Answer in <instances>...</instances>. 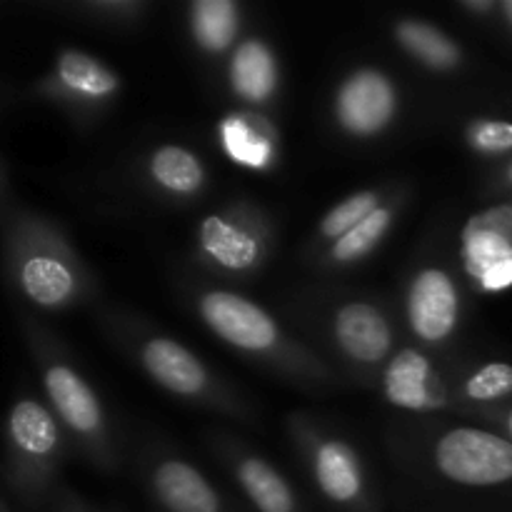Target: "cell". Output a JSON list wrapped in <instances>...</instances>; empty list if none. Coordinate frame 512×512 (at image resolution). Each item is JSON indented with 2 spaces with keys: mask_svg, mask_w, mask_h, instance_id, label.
Here are the masks:
<instances>
[{
  "mask_svg": "<svg viewBox=\"0 0 512 512\" xmlns=\"http://www.w3.org/2000/svg\"><path fill=\"white\" fill-rule=\"evenodd\" d=\"M448 355H433L425 350L403 345L393 355L375 383V393L408 418H450Z\"/></svg>",
  "mask_w": 512,
  "mask_h": 512,
  "instance_id": "cell-16",
  "label": "cell"
},
{
  "mask_svg": "<svg viewBox=\"0 0 512 512\" xmlns=\"http://www.w3.org/2000/svg\"><path fill=\"white\" fill-rule=\"evenodd\" d=\"M20 328L45 403L68 435L73 453L98 473L118 475L125 463L123 443L95 385L80 370L63 340L40 320L23 318Z\"/></svg>",
  "mask_w": 512,
  "mask_h": 512,
  "instance_id": "cell-6",
  "label": "cell"
},
{
  "mask_svg": "<svg viewBox=\"0 0 512 512\" xmlns=\"http://www.w3.org/2000/svg\"><path fill=\"white\" fill-rule=\"evenodd\" d=\"M5 205H8V178H5V170H3V165H0V213H8V208H5Z\"/></svg>",
  "mask_w": 512,
  "mask_h": 512,
  "instance_id": "cell-32",
  "label": "cell"
},
{
  "mask_svg": "<svg viewBox=\"0 0 512 512\" xmlns=\"http://www.w3.org/2000/svg\"><path fill=\"white\" fill-rule=\"evenodd\" d=\"M455 13H460L465 20L475 25H493V28H498L500 0H458Z\"/></svg>",
  "mask_w": 512,
  "mask_h": 512,
  "instance_id": "cell-27",
  "label": "cell"
},
{
  "mask_svg": "<svg viewBox=\"0 0 512 512\" xmlns=\"http://www.w3.org/2000/svg\"><path fill=\"white\" fill-rule=\"evenodd\" d=\"M390 448L395 463L428 493H512V443L485 425L403 415L393 425Z\"/></svg>",
  "mask_w": 512,
  "mask_h": 512,
  "instance_id": "cell-3",
  "label": "cell"
},
{
  "mask_svg": "<svg viewBox=\"0 0 512 512\" xmlns=\"http://www.w3.org/2000/svg\"><path fill=\"white\" fill-rule=\"evenodd\" d=\"M460 420H470V423L485 425V428L495 430V433L505 435L512 443V403L503 405V408L493 410H480V413H470Z\"/></svg>",
  "mask_w": 512,
  "mask_h": 512,
  "instance_id": "cell-29",
  "label": "cell"
},
{
  "mask_svg": "<svg viewBox=\"0 0 512 512\" xmlns=\"http://www.w3.org/2000/svg\"><path fill=\"white\" fill-rule=\"evenodd\" d=\"M98 323L105 338L170 398L220 418L260 425V408L253 398L178 338L155 328L138 313L120 308H105Z\"/></svg>",
  "mask_w": 512,
  "mask_h": 512,
  "instance_id": "cell-4",
  "label": "cell"
},
{
  "mask_svg": "<svg viewBox=\"0 0 512 512\" xmlns=\"http://www.w3.org/2000/svg\"><path fill=\"white\" fill-rule=\"evenodd\" d=\"M480 193H483L485 198L493 200V203L512 195V158L495 165V168H488L483 185H480Z\"/></svg>",
  "mask_w": 512,
  "mask_h": 512,
  "instance_id": "cell-28",
  "label": "cell"
},
{
  "mask_svg": "<svg viewBox=\"0 0 512 512\" xmlns=\"http://www.w3.org/2000/svg\"><path fill=\"white\" fill-rule=\"evenodd\" d=\"M393 183H375V185H365V188L353 190V193L343 195L338 203L330 205L323 215L318 218V223L313 225V230L308 233L303 245V260L305 265L310 260L318 258L323 250H328L330 245L338 243L343 235H348L350 230L358 228L370 213L380 208L385 203V198L393 190Z\"/></svg>",
  "mask_w": 512,
  "mask_h": 512,
  "instance_id": "cell-24",
  "label": "cell"
},
{
  "mask_svg": "<svg viewBox=\"0 0 512 512\" xmlns=\"http://www.w3.org/2000/svg\"><path fill=\"white\" fill-rule=\"evenodd\" d=\"M460 143L473 158L490 168L512 158V118L510 115L478 113L468 115L458 128Z\"/></svg>",
  "mask_w": 512,
  "mask_h": 512,
  "instance_id": "cell-26",
  "label": "cell"
},
{
  "mask_svg": "<svg viewBox=\"0 0 512 512\" xmlns=\"http://www.w3.org/2000/svg\"><path fill=\"white\" fill-rule=\"evenodd\" d=\"M445 370L453 405L450 418H465L512 403V358L455 353L445 358Z\"/></svg>",
  "mask_w": 512,
  "mask_h": 512,
  "instance_id": "cell-20",
  "label": "cell"
},
{
  "mask_svg": "<svg viewBox=\"0 0 512 512\" xmlns=\"http://www.w3.org/2000/svg\"><path fill=\"white\" fill-rule=\"evenodd\" d=\"M208 450L235 485L250 512H315L298 485L273 463L235 435L210 433Z\"/></svg>",
  "mask_w": 512,
  "mask_h": 512,
  "instance_id": "cell-14",
  "label": "cell"
},
{
  "mask_svg": "<svg viewBox=\"0 0 512 512\" xmlns=\"http://www.w3.org/2000/svg\"><path fill=\"white\" fill-rule=\"evenodd\" d=\"M135 470L145 495L160 512H250L223 493L193 460L158 440L140 445Z\"/></svg>",
  "mask_w": 512,
  "mask_h": 512,
  "instance_id": "cell-13",
  "label": "cell"
},
{
  "mask_svg": "<svg viewBox=\"0 0 512 512\" xmlns=\"http://www.w3.org/2000/svg\"><path fill=\"white\" fill-rule=\"evenodd\" d=\"M3 448L5 480L15 498L30 510L53 505L73 448L45 400L30 393L13 400L3 420Z\"/></svg>",
  "mask_w": 512,
  "mask_h": 512,
  "instance_id": "cell-9",
  "label": "cell"
},
{
  "mask_svg": "<svg viewBox=\"0 0 512 512\" xmlns=\"http://www.w3.org/2000/svg\"><path fill=\"white\" fill-rule=\"evenodd\" d=\"M390 43L430 78L455 80L473 73L468 48L438 23L420 15H393L388 23Z\"/></svg>",
  "mask_w": 512,
  "mask_h": 512,
  "instance_id": "cell-19",
  "label": "cell"
},
{
  "mask_svg": "<svg viewBox=\"0 0 512 512\" xmlns=\"http://www.w3.org/2000/svg\"><path fill=\"white\" fill-rule=\"evenodd\" d=\"M300 338L323 355L343 383L375 388L385 365L405 345L390 300L353 288H310L288 305Z\"/></svg>",
  "mask_w": 512,
  "mask_h": 512,
  "instance_id": "cell-2",
  "label": "cell"
},
{
  "mask_svg": "<svg viewBox=\"0 0 512 512\" xmlns=\"http://www.w3.org/2000/svg\"><path fill=\"white\" fill-rule=\"evenodd\" d=\"M43 8L65 15L75 23L93 25L110 33H130L145 25L155 5L150 0H63V3H45Z\"/></svg>",
  "mask_w": 512,
  "mask_h": 512,
  "instance_id": "cell-25",
  "label": "cell"
},
{
  "mask_svg": "<svg viewBox=\"0 0 512 512\" xmlns=\"http://www.w3.org/2000/svg\"><path fill=\"white\" fill-rule=\"evenodd\" d=\"M498 28L505 30V33H508L512 38V0H500Z\"/></svg>",
  "mask_w": 512,
  "mask_h": 512,
  "instance_id": "cell-31",
  "label": "cell"
},
{
  "mask_svg": "<svg viewBox=\"0 0 512 512\" xmlns=\"http://www.w3.org/2000/svg\"><path fill=\"white\" fill-rule=\"evenodd\" d=\"M413 193V183H408V180H395L393 190L385 198V203L375 213H370L358 228H353L338 243L323 250L318 258L310 260L308 268H313L318 275H325V278H333V275L350 273V270L368 263L388 243L393 230L398 228L410 200H413Z\"/></svg>",
  "mask_w": 512,
  "mask_h": 512,
  "instance_id": "cell-18",
  "label": "cell"
},
{
  "mask_svg": "<svg viewBox=\"0 0 512 512\" xmlns=\"http://www.w3.org/2000/svg\"><path fill=\"white\" fill-rule=\"evenodd\" d=\"M455 258L473 295L493 298L512 290V220L503 205L490 203L465 220Z\"/></svg>",
  "mask_w": 512,
  "mask_h": 512,
  "instance_id": "cell-15",
  "label": "cell"
},
{
  "mask_svg": "<svg viewBox=\"0 0 512 512\" xmlns=\"http://www.w3.org/2000/svg\"><path fill=\"white\" fill-rule=\"evenodd\" d=\"M495 203H500L505 208V213L510 215V220H512V195H508V198H503V200H495Z\"/></svg>",
  "mask_w": 512,
  "mask_h": 512,
  "instance_id": "cell-33",
  "label": "cell"
},
{
  "mask_svg": "<svg viewBox=\"0 0 512 512\" xmlns=\"http://www.w3.org/2000/svg\"><path fill=\"white\" fill-rule=\"evenodd\" d=\"M0 512H10V510H8V505H5L3 500H0Z\"/></svg>",
  "mask_w": 512,
  "mask_h": 512,
  "instance_id": "cell-34",
  "label": "cell"
},
{
  "mask_svg": "<svg viewBox=\"0 0 512 512\" xmlns=\"http://www.w3.org/2000/svg\"><path fill=\"white\" fill-rule=\"evenodd\" d=\"M225 88L238 108L268 113L283 90V68L275 45L263 35H245L223 60Z\"/></svg>",
  "mask_w": 512,
  "mask_h": 512,
  "instance_id": "cell-21",
  "label": "cell"
},
{
  "mask_svg": "<svg viewBox=\"0 0 512 512\" xmlns=\"http://www.w3.org/2000/svg\"><path fill=\"white\" fill-rule=\"evenodd\" d=\"M278 248L273 213L253 198H233L198 220L188 258L200 278L233 285L258 278Z\"/></svg>",
  "mask_w": 512,
  "mask_h": 512,
  "instance_id": "cell-8",
  "label": "cell"
},
{
  "mask_svg": "<svg viewBox=\"0 0 512 512\" xmlns=\"http://www.w3.org/2000/svg\"><path fill=\"white\" fill-rule=\"evenodd\" d=\"M470 295L458 258L443 243L425 245L405 270L393 303L405 345L433 355L458 353Z\"/></svg>",
  "mask_w": 512,
  "mask_h": 512,
  "instance_id": "cell-7",
  "label": "cell"
},
{
  "mask_svg": "<svg viewBox=\"0 0 512 512\" xmlns=\"http://www.w3.org/2000/svg\"><path fill=\"white\" fill-rule=\"evenodd\" d=\"M285 433L323 505L333 512L385 510L368 460L353 440L303 410L288 413Z\"/></svg>",
  "mask_w": 512,
  "mask_h": 512,
  "instance_id": "cell-10",
  "label": "cell"
},
{
  "mask_svg": "<svg viewBox=\"0 0 512 512\" xmlns=\"http://www.w3.org/2000/svg\"><path fill=\"white\" fill-rule=\"evenodd\" d=\"M50 508H53L55 512H103V510H98V508H93V505L85 503L80 495H75L73 490H68V488H63L58 495H55V500Z\"/></svg>",
  "mask_w": 512,
  "mask_h": 512,
  "instance_id": "cell-30",
  "label": "cell"
},
{
  "mask_svg": "<svg viewBox=\"0 0 512 512\" xmlns=\"http://www.w3.org/2000/svg\"><path fill=\"white\" fill-rule=\"evenodd\" d=\"M40 103L58 108L78 128H93L123 95V75L100 55L80 48H63L33 83Z\"/></svg>",
  "mask_w": 512,
  "mask_h": 512,
  "instance_id": "cell-11",
  "label": "cell"
},
{
  "mask_svg": "<svg viewBox=\"0 0 512 512\" xmlns=\"http://www.w3.org/2000/svg\"><path fill=\"white\" fill-rule=\"evenodd\" d=\"M138 188L155 203L188 208L200 203L210 190V168L193 145L168 140L150 145L133 165Z\"/></svg>",
  "mask_w": 512,
  "mask_h": 512,
  "instance_id": "cell-17",
  "label": "cell"
},
{
  "mask_svg": "<svg viewBox=\"0 0 512 512\" xmlns=\"http://www.w3.org/2000/svg\"><path fill=\"white\" fill-rule=\"evenodd\" d=\"M245 8L235 0H193L185 5V33L203 58L223 63L243 40Z\"/></svg>",
  "mask_w": 512,
  "mask_h": 512,
  "instance_id": "cell-23",
  "label": "cell"
},
{
  "mask_svg": "<svg viewBox=\"0 0 512 512\" xmlns=\"http://www.w3.org/2000/svg\"><path fill=\"white\" fill-rule=\"evenodd\" d=\"M0 258L5 283L38 313H68L95 303L100 280L73 240L48 215L13 208L3 215Z\"/></svg>",
  "mask_w": 512,
  "mask_h": 512,
  "instance_id": "cell-5",
  "label": "cell"
},
{
  "mask_svg": "<svg viewBox=\"0 0 512 512\" xmlns=\"http://www.w3.org/2000/svg\"><path fill=\"white\" fill-rule=\"evenodd\" d=\"M215 143L228 163L250 173H273L280 165L278 123L263 110L235 108L215 125Z\"/></svg>",
  "mask_w": 512,
  "mask_h": 512,
  "instance_id": "cell-22",
  "label": "cell"
},
{
  "mask_svg": "<svg viewBox=\"0 0 512 512\" xmlns=\"http://www.w3.org/2000/svg\"><path fill=\"white\" fill-rule=\"evenodd\" d=\"M180 298L213 338L265 373L308 393H333L343 385L328 360L258 300L205 278L180 280Z\"/></svg>",
  "mask_w": 512,
  "mask_h": 512,
  "instance_id": "cell-1",
  "label": "cell"
},
{
  "mask_svg": "<svg viewBox=\"0 0 512 512\" xmlns=\"http://www.w3.org/2000/svg\"><path fill=\"white\" fill-rule=\"evenodd\" d=\"M330 123L340 138L373 145L388 138L403 115V93L393 75L375 63H360L340 75L330 93Z\"/></svg>",
  "mask_w": 512,
  "mask_h": 512,
  "instance_id": "cell-12",
  "label": "cell"
}]
</instances>
